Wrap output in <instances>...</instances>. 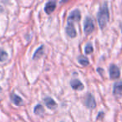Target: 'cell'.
<instances>
[{
	"mask_svg": "<svg viewBox=\"0 0 122 122\" xmlns=\"http://www.w3.org/2000/svg\"><path fill=\"white\" fill-rule=\"evenodd\" d=\"M55 8H56V2H54V1H49V2L45 4L44 11H45L46 14H50L55 9Z\"/></svg>",
	"mask_w": 122,
	"mask_h": 122,
	"instance_id": "cell-7",
	"label": "cell"
},
{
	"mask_svg": "<svg viewBox=\"0 0 122 122\" xmlns=\"http://www.w3.org/2000/svg\"><path fill=\"white\" fill-rule=\"evenodd\" d=\"M109 18H110V14H109L108 5L106 3H105L100 7L98 14H97V20L101 29H103L106 26L107 22L109 21Z\"/></svg>",
	"mask_w": 122,
	"mask_h": 122,
	"instance_id": "cell-1",
	"label": "cell"
},
{
	"mask_svg": "<svg viewBox=\"0 0 122 122\" xmlns=\"http://www.w3.org/2000/svg\"><path fill=\"white\" fill-rule=\"evenodd\" d=\"M100 116H101V117L104 116V113H103V112H100V113H99V115L97 116V119H99Z\"/></svg>",
	"mask_w": 122,
	"mask_h": 122,
	"instance_id": "cell-17",
	"label": "cell"
},
{
	"mask_svg": "<svg viewBox=\"0 0 122 122\" xmlns=\"http://www.w3.org/2000/svg\"><path fill=\"white\" fill-rule=\"evenodd\" d=\"M113 94L115 96H122V83H116L114 85Z\"/></svg>",
	"mask_w": 122,
	"mask_h": 122,
	"instance_id": "cell-11",
	"label": "cell"
},
{
	"mask_svg": "<svg viewBox=\"0 0 122 122\" xmlns=\"http://www.w3.org/2000/svg\"><path fill=\"white\" fill-rule=\"evenodd\" d=\"M70 85H71L72 89L75 90H82L85 88L84 85L79 80H72L70 81Z\"/></svg>",
	"mask_w": 122,
	"mask_h": 122,
	"instance_id": "cell-8",
	"label": "cell"
},
{
	"mask_svg": "<svg viewBox=\"0 0 122 122\" xmlns=\"http://www.w3.org/2000/svg\"><path fill=\"white\" fill-rule=\"evenodd\" d=\"M43 54H44V45H41V46H39V49L34 52V54L33 55V59H39V57H41V56L43 55Z\"/></svg>",
	"mask_w": 122,
	"mask_h": 122,
	"instance_id": "cell-13",
	"label": "cell"
},
{
	"mask_svg": "<svg viewBox=\"0 0 122 122\" xmlns=\"http://www.w3.org/2000/svg\"><path fill=\"white\" fill-rule=\"evenodd\" d=\"M81 19V14H80V12L79 9H75L73 10L71 13L70 14L68 17V23H73V22H78V21L80 20Z\"/></svg>",
	"mask_w": 122,
	"mask_h": 122,
	"instance_id": "cell-4",
	"label": "cell"
},
{
	"mask_svg": "<svg viewBox=\"0 0 122 122\" xmlns=\"http://www.w3.org/2000/svg\"><path fill=\"white\" fill-rule=\"evenodd\" d=\"M120 75V69L115 65H111L110 66V79H118Z\"/></svg>",
	"mask_w": 122,
	"mask_h": 122,
	"instance_id": "cell-5",
	"label": "cell"
},
{
	"mask_svg": "<svg viewBox=\"0 0 122 122\" xmlns=\"http://www.w3.org/2000/svg\"><path fill=\"white\" fill-rule=\"evenodd\" d=\"M78 62L81 65H83V66H87V65H89V64H90V61H89V59L84 55H80V56H79V57H78Z\"/></svg>",
	"mask_w": 122,
	"mask_h": 122,
	"instance_id": "cell-12",
	"label": "cell"
},
{
	"mask_svg": "<svg viewBox=\"0 0 122 122\" xmlns=\"http://www.w3.org/2000/svg\"><path fill=\"white\" fill-rule=\"evenodd\" d=\"M85 106L90 109H95L96 107V102L91 94L88 93L85 96Z\"/></svg>",
	"mask_w": 122,
	"mask_h": 122,
	"instance_id": "cell-3",
	"label": "cell"
},
{
	"mask_svg": "<svg viewBox=\"0 0 122 122\" xmlns=\"http://www.w3.org/2000/svg\"><path fill=\"white\" fill-rule=\"evenodd\" d=\"M9 55H8V53L6 52L4 49H0V62L2 61H5L8 59Z\"/></svg>",
	"mask_w": 122,
	"mask_h": 122,
	"instance_id": "cell-15",
	"label": "cell"
},
{
	"mask_svg": "<svg viewBox=\"0 0 122 122\" xmlns=\"http://www.w3.org/2000/svg\"><path fill=\"white\" fill-rule=\"evenodd\" d=\"M120 29H121V32H122V23L120 24Z\"/></svg>",
	"mask_w": 122,
	"mask_h": 122,
	"instance_id": "cell-18",
	"label": "cell"
},
{
	"mask_svg": "<svg viewBox=\"0 0 122 122\" xmlns=\"http://www.w3.org/2000/svg\"><path fill=\"white\" fill-rule=\"evenodd\" d=\"M34 112L35 115H41L44 113V108L41 105H37L35 107H34Z\"/></svg>",
	"mask_w": 122,
	"mask_h": 122,
	"instance_id": "cell-14",
	"label": "cell"
},
{
	"mask_svg": "<svg viewBox=\"0 0 122 122\" xmlns=\"http://www.w3.org/2000/svg\"><path fill=\"white\" fill-rule=\"evenodd\" d=\"M10 98H11V100L13 101V103H14V105H18V106H19V105H22L23 104H24V101H23L22 98H21V97H19V95H17L15 93L11 94Z\"/></svg>",
	"mask_w": 122,
	"mask_h": 122,
	"instance_id": "cell-9",
	"label": "cell"
},
{
	"mask_svg": "<svg viewBox=\"0 0 122 122\" xmlns=\"http://www.w3.org/2000/svg\"><path fill=\"white\" fill-rule=\"evenodd\" d=\"M65 31H66V34H68L70 38H75V36L77 35L76 30H75L73 24H71V23H68L66 28H65Z\"/></svg>",
	"mask_w": 122,
	"mask_h": 122,
	"instance_id": "cell-6",
	"label": "cell"
},
{
	"mask_svg": "<svg viewBox=\"0 0 122 122\" xmlns=\"http://www.w3.org/2000/svg\"><path fill=\"white\" fill-rule=\"evenodd\" d=\"M95 29V25H94L93 19L90 17H86L84 23V30L86 34H90Z\"/></svg>",
	"mask_w": 122,
	"mask_h": 122,
	"instance_id": "cell-2",
	"label": "cell"
},
{
	"mask_svg": "<svg viewBox=\"0 0 122 122\" xmlns=\"http://www.w3.org/2000/svg\"><path fill=\"white\" fill-rule=\"evenodd\" d=\"M93 50H94V48H93V45H92L91 43H88V44H86V45H85V54H91V53L93 52Z\"/></svg>",
	"mask_w": 122,
	"mask_h": 122,
	"instance_id": "cell-16",
	"label": "cell"
},
{
	"mask_svg": "<svg viewBox=\"0 0 122 122\" xmlns=\"http://www.w3.org/2000/svg\"><path fill=\"white\" fill-rule=\"evenodd\" d=\"M44 102L46 105V106L49 109H55L56 107H57L56 102L54 101L52 98H50V97H46V98H44Z\"/></svg>",
	"mask_w": 122,
	"mask_h": 122,
	"instance_id": "cell-10",
	"label": "cell"
},
{
	"mask_svg": "<svg viewBox=\"0 0 122 122\" xmlns=\"http://www.w3.org/2000/svg\"><path fill=\"white\" fill-rule=\"evenodd\" d=\"M0 90H1V88H0Z\"/></svg>",
	"mask_w": 122,
	"mask_h": 122,
	"instance_id": "cell-19",
	"label": "cell"
}]
</instances>
